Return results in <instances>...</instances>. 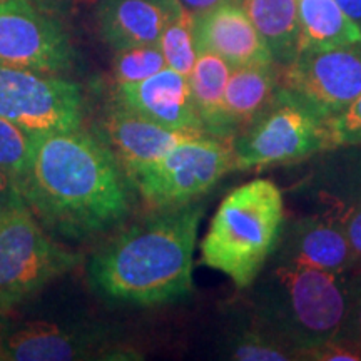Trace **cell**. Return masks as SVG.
<instances>
[{"label":"cell","mask_w":361,"mask_h":361,"mask_svg":"<svg viewBox=\"0 0 361 361\" xmlns=\"http://www.w3.org/2000/svg\"><path fill=\"white\" fill-rule=\"evenodd\" d=\"M30 137L29 161L16 184L49 231L84 239L124 219L128 189L106 142L80 128Z\"/></svg>","instance_id":"cell-1"},{"label":"cell","mask_w":361,"mask_h":361,"mask_svg":"<svg viewBox=\"0 0 361 361\" xmlns=\"http://www.w3.org/2000/svg\"><path fill=\"white\" fill-rule=\"evenodd\" d=\"M202 214L204 206L191 201L130 226L90 261L94 290L141 306L186 296L192 290V256Z\"/></svg>","instance_id":"cell-2"},{"label":"cell","mask_w":361,"mask_h":361,"mask_svg":"<svg viewBox=\"0 0 361 361\" xmlns=\"http://www.w3.org/2000/svg\"><path fill=\"white\" fill-rule=\"evenodd\" d=\"M351 274L276 261L252 290L255 319L295 355L333 340L348 308Z\"/></svg>","instance_id":"cell-3"},{"label":"cell","mask_w":361,"mask_h":361,"mask_svg":"<svg viewBox=\"0 0 361 361\" xmlns=\"http://www.w3.org/2000/svg\"><path fill=\"white\" fill-rule=\"evenodd\" d=\"M283 194L273 180L255 179L228 194L201 243V261L231 278L239 290L251 286L283 229Z\"/></svg>","instance_id":"cell-4"},{"label":"cell","mask_w":361,"mask_h":361,"mask_svg":"<svg viewBox=\"0 0 361 361\" xmlns=\"http://www.w3.org/2000/svg\"><path fill=\"white\" fill-rule=\"evenodd\" d=\"M231 147L238 169L301 159L331 147L328 119L283 85L266 109L243 128Z\"/></svg>","instance_id":"cell-5"},{"label":"cell","mask_w":361,"mask_h":361,"mask_svg":"<svg viewBox=\"0 0 361 361\" xmlns=\"http://www.w3.org/2000/svg\"><path fill=\"white\" fill-rule=\"evenodd\" d=\"M79 261L42 231L27 204L0 214V310L24 303Z\"/></svg>","instance_id":"cell-6"},{"label":"cell","mask_w":361,"mask_h":361,"mask_svg":"<svg viewBox=\"0 0 361 361\" xmlns=\"http://www.w3.org/2000/svg\"><path fill=\"white\" fill-rule=\"evenodd\" d=\"M231 168L233 147L221 137H207L206 134L180 142L168 154L129 176L147 204L168 209L207 192Z\"/></svg>","instance_id":"cell-7"},{"label":"cell","mask_w":361,"mask_h":361,"mask_svg":"<svg viewBox=\"0 0 361 361\" xmlns=\"http://www.w3.org/2000/svg\"><path fill=\"white\" fill-rule=\"evenodd\" d=\"M0 117L30 134L80 128L82 90L69 80L0 62Z\"/></svg>","instance_id":"cell-8"},{"label":"cell","mask_w":361,"mask_h":361,"mask_svg":"<svg viewBox=\"0 0 361 361\" xmlns=\"http://www.w3.org/2000/svg\"><path fill=\"white\" fill-rule=\"evenodd\" d=\"M69 35L52 13L29 0L0 2V62L39 74H59L74 62Z\"/></svg>","instance_id":"cell-9"},{"label":"cell","mask_w":361,"mask_h":361,"mask_svg":"<svg viewBox=\"0 0 361 361\" xmlns=\"http://www.w3.org/2000/svg\"><path fill=\"white\" fill-rule=\"evenodd\" d=\"M284 87L324 119L340 114L361 94V42L300 51L286 66Z\"/></svg>","instance_id":"cell-10"},{"label":"cell","mask_w":361,"mask_h":361,"mask_svg":"<svg viewBox=\"0 0 361 361\" xmlns=\"http://www.w3.org/2000/svg\"><path fill=\"white\" fill-rule=\"evenodd\" d=\"M276 250V261L281 263L306 264L341 274L358 271L348 234L328 213L293 219L284 231L281 229Z\"/></svg>","instance_id":"cell-11"},{"label":"cell","mask_w":361,"mask_h":361,"mask_svg":"<svg viewBox=\"0 0 361 361\" xmlns=\"http://www.w3.org/2000/svg\"><path fill=\"white\" fill-rule=\"evenodd\" d=\"M117 101L126 109L166 128L204 130L194 106L189 78L168 66L139 82L117 85Z\"/></svg>","instance_id":"cell-12"},{"label":"cell","mask_w":361,"mask_h":361,"mask_svg":"<svg viewBox=\"0 0 361 361\" xmlns=\"http://www.w3.org/2000/svg\"><path fill=\"white\" fill-rule=\"evenodd\" d=\"M104 130L107 146L128 174L157 161L180 142L207 134L204 130L166 128L126 109L121 104L109 112Z\"/></svg>","instance_id":"cell-13"},{"label":"cell","mask_w":361,"mask_h":361,"mask_svg":"<svg viewBox=\"0 0 361 361\" xmlns=\"http://www.w3.org/2000/svg\"><path fill=\"white\" fill-rule=\"evenodd\" d=\"M183 12L178 0H97L96 4L99 32L114 51L159 44L166 27Z\"/></svg>","instance_id":"cell-14"},{"label":"cell","mask_w":361,"mask_h":361,"mask_svg":"<svg viewBox=\"0 0 361 361\" xmlns=\"http://www.w3.org/2000/svg\"><path fill=\"white\" fill-rule=\"evenodd\" d=\"M192 17L197 52L218 54L233 69L273 62L268 47L239 6L223 2L211 11Z\"/></svg>","instance_id":"cell-15"},{"label":"cell","mask_w":361,"mask_h":361,"mask_svg":"<svg viewBox=\"0 0 361 361\" xmlns=\"http://www.w3.org/2000/svg\"><path fill=\"white\" fill-rule=\"evenodd\" d=\"M94 345V338L84 333L35 322L8 335L2 351L6 358L16 361H71L89 358Z\"/></svg>","instance_id":"cell-16"},{"label":"cell","mask_w":361,"mask_h":361,"mask_svg":"<svg viewBox=\"0 0 361 361\" xmlns=\"http://www.w3.org/2000/svg\"><path fill=\"white\" fill-rule=\"evenodd\" d=\"M319 179H323L322 191L316 196L324 207L323 213L331 214L345 228L361 271V156L328 166Z\"/></svg>","instance_id":"cell-17"},{"label":"cell","mask_w":361,"mask_h":361,"mask_svg":"<svg viewBox=\"0 0 361 361\" xmlns=\"http://www.w3.org/2000/svg\"><path fill=\"white\" fill-rule=\"evenodd\" d=\"M231 71L233 67L218 54L201 51L189 74L194 106L202 129L221 139L234 133L224 109V90Z\"/></svg>","instance_id":"cell-18"},{"label":"cell","mask_w":361,"mask_h":361,"mask_svg":"<svg viewBox=\"0 0 361 361\" xmlns=\"http://www.w3.org/2000/svg\"><path fill=\"white\" fill-rule=\"evenodd\" d=\"M239 7L246 12L273 61L290 66L300 52L298 0H241Z\"/></svg>","instance_id":"cell-19"},{"label":"cell","mask_w":361,"mask_h":361,"mask_svg":"<svg viewBox=\"0 0 361 361\" xmlns=\"http://www.w3.org/2000/svg\"><path fill=\"white\" fill-rule=\"evenodd\" d=\"M278 90L273 62L234 67L224 90V109L233 130L246 128L271 102Z\"/></svg>","instance_id":"cell-20"},{"label":"cell","mask_w":361,"mask_h":361,"mask_svg":"<svg viewBox=\"0 0 361 361\" xmlns=\"http://www.w3.org/2000/svg\"><path fill=\"white\" fill-rule=\"evenodd\" d=\"M300 51L361 42V29L335 0H298Z\"/></svg>","instance_id":"cell-21"},{"label":"cell","mask_w":361,"mask_h":361,"mask_svg":"<svg viewBox=\"0 0 361 361\" xmlns=\"http://www.w3.org/2000/svg\"><path fill=\"white\" fill-rule=\"evenodd\" d=\"M159 47L164 54L166 66L189 78L197 59L194 42V17L191 13L184 11L178 19L166 27L159 39Z\"/></svg>","instance_id":"cell-22"},{"label":"cell","mask_w":361,"mask_h":361,"mask_svg":"<svg viewBox=\"0 0 361 361\" xmlns=\"http://www.w3.org/2000/svg\"><path fill=\"white\" fill-rule=\"evenodd\" d=\"M231 360L239 361H286L296 360L295 350L256 322V326L241 333L233 341Z\"/></svg>","instance_id":"cell-23"},{"label":"cell","mask_w":361,"mask_h":361,"mask_svg":"<svg viewBox=\"0 0 361 361\" xmlns=\"http://www.w3.org/2000/svg\"><path fill=\"white\" fill-rule=\"evenodd\" d=\"M114 79L117 85L139 82L166 67V59L159 44L139 45V47L116 51Z\"/></svg>","instance_id":"cell-24"},{"label":"cell","mask_w":361,"mask_h":361,"mask_svg":"<svg viewBox=\"0 0 361 361\" xmlns=\"http://www.w3.org/2000/svg\"><path fill=\"white\" fill-rule=\"evenodd\" d=\"M30 139L29 130L0 117V168L11 176L13 183H17L25 171L30 154Z\"/></svg>","instance_id":"cell-25"},{"label":"cell","mask_w":361,"mask_h":361,"mask_svg":"<svg viewBox=\"0 0 361 361\" xmlns=\"http://www.w3.org/2000/svg\"><path fill=\"white\" fill-rule=\"evenodd\" d=\"M328 128L331 147L361 144V94L340 114L329 117Z\"/></svg>","instance_id":"cell-26"},{"label":"cell","mask_w":361,"mask_h":361,"mask_svg":"<svg viewBox=\"0 0 361 361\" xmlns=\"http://www.w3.org/2000/svg\"><path fill=\"white\" fill-rule=\"evenodd\" d=\"M296 360L318 361H361V348L345 338H333L322 345L296 351Z\"/></svg>","instance_id":"cell-27"},{"label":"cell","mask_w":361,"mask_h":361,"mask_svg":"<svg viewBox=\"0 0 361 361\" xmlns=\"http://www.w3.org/2000/svg\"><path fill=\"white\" fill-rule=\"evenodd\" d=\"M338 338H345L361 348V271L351 274L348 308Z\"/></svg>","instance_id":"cell-28"},{"label":"cell","mask_w":361,"mask_h":361,"mask_svg":"<svg viewBox=\"0 0 361 361\" xmlns=\"http://www.w3.org/2000/svg\"><path fill=\"white\" fill-rule=\"evenodd\" d=\"M25 201L22 197L19 188L16 186L11 176L0 168V214L7 213V211L17 209V207L24 206Z\"/></svg>","instance_id":"cell-29"},{"label":"cell","mask_w":361,"mask_h":361,"mask_svg":"<svg viewBox=\"0 0 361 361\" xmlns=\"http://www.w3.org/2000/svg\"><path fill=\"white\" fill-rule=\"evenodd\" d=\"M178 2L180 4V7L191 13V16H197V13L207 12L211 11V8L218 7L219 4L226 2V0H178Z\"/></svg>","instance_id":"cell-30"},{"label":"cell","mask_w":361,"mask_h":361,"mask_svg":"<svg viewBox=\"0 0 361 361\" xmlns=\"http://www.w3.org/2000/svg\"><path fill=\"white\" fill-rule=\"evenodd\" d=\"M335 2L361 29V0H335Z\"/></svg>","instance_id":"cell-31"},{"label":"cell","mask_w":361,"mask_h":361,"mask_svg":"<svg viewBox=\"0 0 361 361\" xmlns=\"http://www.w3.org/2000/svg\"><path fill=\"white\" fill-rule=\"evenodd\" d=\"M34 6L42 8V11L52 13V12H62L69 7L72 0H29Z\"/></svg>","instance_id":"cell-32"},{"label":"cell","mask_w":361,"mask_h":361,"mask_svg":"<svg viewBox=\"0 0 361 361\" xmlns=\"http://www.w3.org/2000/svg\"><path fill=\"white\" fill-rule=\"evenodd\" d=\"M0 2H4V0H0Z\"/></svg>","instance_id":"cell-33"}]
</instances>
